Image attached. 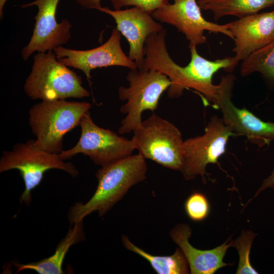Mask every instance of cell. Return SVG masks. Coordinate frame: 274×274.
Returning a JSON list of instances; mask_svg holds the SVG:
<instances>
[{
    "mask_svg": "<svg viewBox=\"0 0 274 274\" xmlns=\"http://www.w3.org/2000/svg\"><path fill=\"white\" fill-rule=\"evenodd\" d=\"M145 159L138 153L101 167L95 174L98 184L92 196L86 202H78L70 208L67 218L70 225L83 221L95 212L99 217L104 216L131 187L146 179Z\"/></svg>",
    "mask_w": 274,
    "mask_h": 274,
    "instance_id": "2",
    "label": "cell"
},
{
    "mask_svg": "<svg viewBox=\"0 0 274 274\" xmlns=\"http://www.w3.org/2000/svg\"><path fill=\"white\" fill-rule=\"evenodd\" d=\"M201 10L211 11L215 20L226 16L241 18L274 5V0H197Z\"/></svg>",
    "mask_w": 274,
    "mask_h": 274,
    "instance_id": "18",
    "label": "cell"
},
{
    "mask_svg": "<svg viewBox=\"0 0 274 274\" xmlns=\"http://www.w3.org/2000/svg\"><path fill=\"white\" fill-rule=\"evenodd\" d=\"M59 0H36L24 4L22 8L36 6L38 11L32 36L28 44L21 51L24 60H27L35 52L53 51L66 44L71 38L72 24L67 19L60 22L56 20V13Z\"/></svg>",
    "mask_w": 274,
    "mask_h": 274,
    "instance_id": "13",
    "label": "cell"
},
{
    "mask_svg": "<svg viewBox=\"0 0 274 274\" xmlns=\"http://www.w3.org/2000/svg\"><path fill=\"white\" fill-rule=\"evenodd\" d=\"M7 0H0V17H3V9Z\"/></svg>",
    "mask_w": 274,
    "mask_h": 274,
    "instance_id": "26",
    "label": "cell"
},
{
    "mask_svg": "<svg viewBox=\"0 0 274 274\" xmlns=\"http://www.w3.org/2000/svg\"><path fill=\"white\" fill-rule=\"evenodd\" d=\"M91 105L66 99L42 100L29 110L28 123L36 145L51 153L63 151L64 135L79 125Z\"/></svg>",
    "mask_w": 274,
    "mask_h": 274,
    "instance_id": "3",
    "label": "cell"
},
{
    "mask_svg": "<svg viewBox=\"0 0 274 274\" xmlns=\"http://www.w3.org/2000/svg\"><path fill=\"white\" fill-rule=\"evenodd\" d=\"M273 16V19H274V10L272 11Z\"/></svg>",
    "mask_w": 274,
    "mask_h": 274,
    "instance_id": "27",
    "label": "cell"
},
{
    "mask_svg": "<svg viewBox=\"0 0 274 274\" xmlns=\"http://www.w3.org/2000/svg\"><path fill=\"white\" fill-rule=\"evenodd\" d=\"M256 72L261 74L267 88L274 91V40L243 60L240 68L242 77Z\"/></svg>",
    "mask_w": 274,
    "mask_h": 274,
    "instance_id": "20",
    "label": "cell"
},
{
    "mask_svg": "<svg viewBox=\"0 0 274 274\" xmlns=\"http://www.w3.org/2000/svg\"><path fill=\"white\" fill-rule=\"evenodd\" d=\"M79 126L81 132L77 143L58 154L63 160L82 154L94 164L103 167L131 155L136 150L132 140L95 124L89 111L82 117Z\"/></svg>",
    "mask_w": 274,
    "mask_h": 274,
    "instance_id": "8",
    "label": "cell"
},
{
    "mask_svg": "<svg viewBox=\"0 0 274 274\" xmlns=\"http://www.w3.org/2000/svg\"><path fill=\"white\" fill-rule=\"evenodd\" d=\"M166 33V30L164 29L147 38L142 69L154 70L168 77L171 82L167 89L169 97L179 98L185 89H192L200 96L204 105H213L220 88L219 84H213L214 75L221 69L231 73L238 62L234 56L210 60L200 56L196 47H189L190 61L186 66H181L172 59L167 51Z\"/></svg>",
    "mask_w": 274,
    "mask_h": 274,
    "instance_id": "1",
    "label": "cell"
},
{
    "mask_svg": "<svg viewBox=\"0 0 274 274\" xmlns=\"http://www.w3.org/2000/svg\"><path fill=\"white\" fill-rule=\"evenodd\" d=\"M192 229L185 223L178 224L169 232L172 239L181 249L189 264L191 274H213L218 269L231 265L223 261L226 253L232 247L231 236L223 244L211 250H200L189 242Z\"/></svg>",
    "mask_w": 274,
    "mask_h": 274,
    "instance_id": "16",
    "label": "cell"
},
{
    "mask_svg": "<svg viewBox=\"0 0 274 274\" xmlns=\"http://www.w3.org/2000/svg\"><path fill=\"white\" fill-rule=\"evenodd\" d=\"M114 10L126 6L138 7L150 15L156 9L169 3L168 0H110Z\"/></svg>",
    "mask_w": 274,
    "mask_h": 274,
    "instance_id": "23",
    "label": "cell"
},
{
    "mask_svg": "<svg viewBox=\"0 0 274 274\" xmlns=\"http://www.w3.org/2000/svg\"><path fill=\"white\" fill-rule=\"evenodd\" d=\"M234 136L237 135L222 118L212 116L202 135L184 141L183 163L180 171L184 178L190 180L199 175L206 183L207 165L218 163V159L225 152L229 138Z\"/></svg>",
    "mask_w": 274,
    "mask_h": 274,
    "instance_id": "9",
    "label": "cell"
},
{
    "mask_svg": "<svg viewBox=\"0 0 274 274\" xmlns=\"http://www.w3.org/2000/svg\"><path fill=\"white\" fill-rule=\"evenodd\" d=\"M96 10L114 18L116 29L129 43L128 57L136 64L139 70L142 69L145 59L144 49L146 40L151 35L163 30L162 24L155 21L151 15L138 7L114 10L100 7Z\"/></svg>",
    "mask_w": 274,
    "mask_h": 274,
    "instance_id": "14",
    "label": "cell"
},
{
    "mask_svg": "<svg viewBox=\"0 0 274 274\" xmlns=\"http://www.w3.org/2000/svg\"><path fill=\"white\" fill-rule=\"evenodd\" d=\"M268 188L274 189V169L271 171L270 174L263 180L262 185L257 191L254 196L248 203L251 199L257 197L262 191Z\"/></svg>",
    "mask_w": 274,
    "mask_h": 274,
    "instance_id": "24",
    "label": "cell"
},
{
    "mask_svg": "<svg viewBox=\"0 0 274 274\" xmlns=\"http://www.w3.org/2000/svg\"><path fill=\"white\" fill-rule=\"evenodd\" d=\"M66 235L58 244L55 252L50 257L36 262L21 264L14 263L17 272L32 270L39 274H62V264L70 247L85 238L83 221L74 224Z\"/></svg>",
    "mask_w": 274,
    "mask_h": 274,
    "instance_id": "17",
    "label": "cell"
},
{
    "mask_svg": "<svg viewBox=\"0 0 274 274\" xmlns=\"http://www.w3.org/2000/svg\"><path fill=\"white\" fill-rule=\"evenodd\" d=\"M121 241L125 249L146 259L158 274H187L190 272L188 261L179 247L172 255L157 256L138 247L125 235L122 236Z\"/></svg>",
    "mask_w": 274,
    "mask_h": 274,
    "instance_id": "19",
    "label": "cell"
},
{
    "mask_svg": "<svg viewBox=\"0 0 274 274\" xmlns=\"http://www.w3.org/2000/svg\"><path fill=\"white\" fill-rule=\"evenodd\" d=\"M133 132L131 140L138 153L145 159L181 171L184 141L181 131L174 124L152 114Z\"/></svg>",
    "mask_w": 274,
    "mask_h": 274,
    "instance_id": "7",
    "label": "cell"
},
{
    "mask_svg": "<svg viewBox=\"0 0 274 274\" xmlns=\"http://www.w3.org/2000/svg\"><path fill=\"white\" fill-rule=\"evenodd\" d=\"M76 2L85 8L97 9L101 7V0H76Z\"/></svg>",
    "mask_w": 274,
    "mask_h": 274,
    "instance_id": "25",
    "label": "cell"
},
{
    "mask_svg": "<svg viewBox=\"0 0 274 274\" xmlns=\"http://www.w3.org/2000/svg\"><path fill=\"white\" fill-rule=\"evenodd\" d=\"M128 87L121 86L118 96L126 101L120 108L125 117L118 129L120 134L133 132L140 126L144 111L157 109L162 93L171 84L167 76L154 70H130L126 76Z\"/></svg>",
    "mask_w": 274,
    "mask_h": 274,
    "instance_id": "6",
    "label": "cell"
},
{
    "mask_svg": "<svg viewBox=\"0 0 274 274\" xmlns=\"http://www.w3.org/2000/svg\"><path fill=\"white\" fill-rule=\"evenodd\" d=\"M184 209L186 215L191 220L200 222L208 217L210 212V204L204 194L196 191L187 198Z\"/></svg>",
    "mask_w": 274,
    "mask_h": 274,
    "instance_id": "22",
    "label": "cell"
},
{
    "mask_svg": "<svg viewBox=\"0 0 274 274\" xmlns=\"http://www.w3.org/2000/svg\"><path fill=\"white\" fill-rule=\"evenodd\" d=\"M121 33L113 29L109 39L101 45L89 50H74L61 46L53 49L58 60L67 66L81 71L89 82L91 71L111 66H120L136 70V64L123 52L121 45Z\"/></svg>",
    "mask_w": 274,
    "mask_h": 274,
    "instance_id": "12",
    "label": "cell"
},
{
    "mask_svg": "<svg viewBox=\"0 0 274 274\" xmlns=\"http://www.w3.org/2000/svg\"><path fill=\"white\" fill-rule=\"evenodd\" d=\"M52 169L65 172L73 177L79 174L73 163L61 159L58 154L39 148L35 140L14 145L12 150L3 151L0 158V173L12 169L19 172L25 186L19 201L26 206L31 202L32 191L41 183L45 173Z\"/></svg>",
    "mask_w": 274,
    "mask_h": 274,
    "instance_id": "5",
    "label": "cell"
},
{
    "mask_svg": "<svg viewBox=\"0 0 274 274\" xmlns=\"http://www.w3.org/2000/svg\"><path fill=\"white\" fill-rule=\"evenodd\" d=\"M155 10L152 17L160 22L175 27L183 33L189 41V47H195L205 43L206 30L215 33H223L230 38L232 35L228 29L227 23L220 25L207 21L202 16L201 9L196 0H173Z\"/></svg>",
    "mask_w": 274,
    "mask_h": 274,
    "instance_id": "11",
    "label": "cell"
},
{
    "mask_svg": "<svg viewBox=\"0 0 274 274\" xmlns=\"http://www.w3.org/2000/svg\"><path fill=\"white\" fill-rule=\"evenodd\" d=\"M24 90L32 99L41 100L83 98L90 94L82 86L81 77L59 62L52 51L33 56Z\"/></svg>",
    "mask_w": 274,
    "mask_h": 274,
    "instance_id": "4",
    "label": "cell"
},
{
    "mask_svg": "<svg viewBox=\"0 0 274 274\" xmlns=\"http://www.w3.org/2000/svg\"><path fill=\"white\" fill-rule=\"evenodd\" d=\"M256 234L250 230H243L235 241L232 240V247L238 253L239 261L236 274H257L258 272L252 266L250 254L254 238Z\"/></svg>",
    "mask_w": 274,
    "mask_h": 274,
    "instance_id": "21",
    "label": "cell"
},
{
    "mask_svg": "<svg viewBox=\"0 0 274 274\" xmlns=\"http://www.w3.org/2000/svg\"><path fill=\"white\" fill-rule=\"evenodd\" d=\"M227 25L234 42L232 51L237 62L274 40L272 11L247 16Z\"/></svg>",
    "mask_w": 274,
    "mask_h": 274,
    "instance_id": "15",
    "label": "cell"
},
{
    "mask_svg": "<svg viewBox=\"0 0 274 274\" xmlns=\"http://www.w3.org/2000/svg\"><path fill=\"white\" fill-rule=\"evenodd\" d=\"M235 77L230 74L222 77L219 93L212 106L219 110L224 123L237 135L245 136L259 147L274 142V122H265L245 108L235 106L231 100Z\"/></svg>",
    "mask_w": 274,
    "mask_h": 274,
    "instance_id": "10",
    "label": "cell"
}]
</instances>
